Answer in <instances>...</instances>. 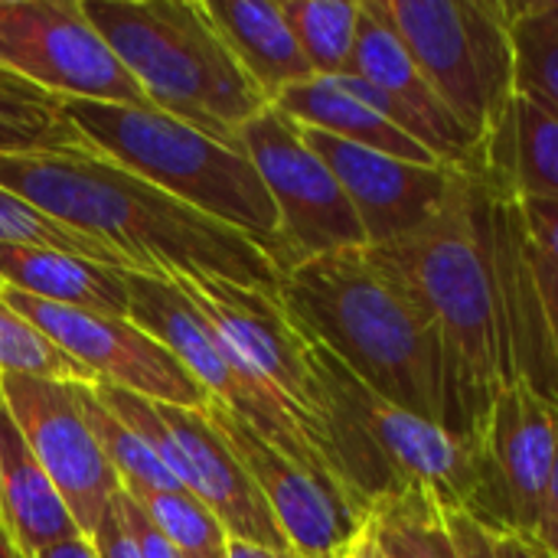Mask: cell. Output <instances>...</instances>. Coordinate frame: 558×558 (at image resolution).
Returning <instances> with one entry per match:
<instances>
[{"label": "cell", "mask_w": 558, "mask_h": 558, "mask_svg": "<svg viewBox=\"0 0 558 558\" xmlns=\"http://www.w3.org/2000/svg\"><path fill=\"white\" fill-rule=\"evenodd\" d=\"M366 248L418 298L441 337L451 432L481 435L513 379L549 392L526 239L513 203L477 173H461L432 222Z\"/></svg>", "instance_id": "6da1fadb"}, {"label": "cell", "mask_w": 558, "mask_h": 558, "mask_svg": "<svg viewBox=\"0 0 558 558\" xmlns=\"http://www.w3.org/2000/svg\"><path fill=\"white\" fill-rule=\"evenodd\" d=\"M0 186L59 226L101 242L128 271H199L245 288H281V268L262 245L88 147L0 154Z\"/></svg>", "instance_id": "7a4b0ae2"}, {"label": "cell", "mask_w": 558, "mask_h": 558, "mask_svg": "<svg viewBox=\"0 0 558 558\" xmlns=\"http://www.w3.org/2000/svg\"><path fill=\"white\" fill-rule=\"evenodd\" d=\"M278 298L294 324L363 386L451 428L441 337L418 298L369 248L294 265Z\"/></svg>", "instance_id": "3957f363"}, {"label": "cell", "mask_w": 558, "mask_h": 558, "mask_svg": "<svg viewBox=\"0 0 558 558\" xmlns=\"http://www.w3.org/2000/svg\"><path fill=\"white\" fill-rule=\"evenodd\" d=\"M82 10L157 111L239 144V131L271 108L206 0H82Z\"/></svg>", "instance_id": "277c9868"}, {"label": "cell", "mask_w": 558, "mask_h": 558, "mask_svg": "<svg viewBox=\"0 0 558 558\" xmlns=\"http://www.w3.org/2000/svg\"><path fill=\"white\" fill-rule=\"evenodd\" d=\"M62 114L88 150L242 232L271 255L284 278L278 209L242 144H222L150 105L62 101Z\"/></svg>", "instance_id": "5b68a950"}, {"label": "cell", "mask_w": 558, "mask_h": 558, "mask_svg": "<svg viewBox=\"0 0 558 558\" xmlns=\"http://www.w3.org/2000/svg\"><path fill=\"white\" fill-rule=\"evenodd\" d=\"M314 363L330 405L360 425L399 494L418 490L432 497L445 513H464L494 533H510L507 507L481 435L451 432L386 402L320 343H314Z\"/></svg>", "instance_id": "8992f818"}, {"label": "cell", "mask_w": 558, "mask_h": 558, "mask_svg": "<svg viewBox=\"0 0 558 558\" xmlns=\"http://www.w3.org/2000/svg\"><path fill=\"white\" fill-rule=\"evenodd\" d=\"M386 10L435 95L481 144L517 92L507 0H386Z\"/></svg>", "instance_id": "52a82bcc"}, {"label": "cell", "mask_w": 558, "mask_h": 558, "mask_svg": "<svg viewBox=\"0 0 558 558\" xmlns=\"http://www.w3.org/2000/svg\"><path fill=\"white\" fill-rule=\"evenodd\" d=\"M121 275L128 288V317L154 340H160L190 369V376L206 389L213 402L235 412L268 445H275L281 454H288L291 461H298L301 468H307L311 474H317L320 481H327L347 497L343 484L337 481L333 468L327 464L324 451L307 435V428L298 422V415L235 360L226 340L213 330V324L170 278L141 275V271H121Z\"/></svg>", "instance_id": "ba28073f"}, {"label": "cell", "mask_w": 558, "mask_h": 558, "mask_svg": "<svg viewBox=\"0 0 558 558\" xmlns=\"http://www.w3.org/2000/svg\"><path fill=\"white\" fill-rule=\"evenodd\" d=\"M163 278H170L196 304V311L213 324L235 360L298 415L343 484L330 441V402L314 363V340L294 324L278 291L245 288L199 271H170Z\"/></svg>", "instance_id": "9c48e42d"}, {"label": "cell", "mask_w": 558, "mask_h": 558, "mask_svg": "<svg viewBox=\"0 0 558 558\" xmlns=\"http://www.w3.org/2000/svg\"><path fill=\"white\" fill-rule=\"evenodd\" d=\"M95 392L124 425H131L150 445V451L163 461L177 484L213 510L229 539L262 546L275 556L298 558L278 530L258 484L226 445V438L213 428L203 409L160 405L105 383H98Z\"/></svg>", "instance_id": "30bf717a"}, {"label": "cell", "mask_w": 558, "mask_h": 558, "mask_svg": "<svg viewBox=\"0 0 558 558\" xmlns=\"http://www.w3.org/2000/svg\"><path fill=\"white\" fill-rule=\"evenodd\" d=\"M0 72L56 101L150 105L82 0H0Z\"/></svg>", "instance_id": "8fae6325"}, {"label": "cell", "mask_w": 558, "mask_h": 558, "mask_svg": "<svg viewBox=\"0 0 558 558\" xmlns=\"http://www.w3.org/2000/svg\"><path fill=\"white\" fill-rule=\"evenodd\" d=\"M239 144L255 163L281 226L284 275L311 258L366 248L363 226L333 170L275 105L239 131Z\"/></svg>", "instance_id": "7c38bea8"}, {"label": "cell", "mask_w": 558, "mask_h": 558, "mask_svg": "<svg viewBox=\"0 0 558 558\" xmlns=\"http://www.w3.org/2000/svg\"><path fill=\"white\" fill-rule=\"evenodd\" d=\"M0 298L39 327L62 353H69L95 383L134 392L141 399L180 409H206V389L190 376V369L131 317H111L82 307H62L49 301L26 298L20 291L0 288Z\"/></svg>", "instance_id": "4fadbf2b"}, {"label": "cell", "mask_w": 558, "mask_h": 558, "mask_svg": "<svg viewBox=\"0 0 558 558\" xmlns=\"http://www.w3.org/2000/svg\"><path fill=\"white\" fill-rule=\"evenodd\" d=\"M0 402L56 484L82 536H92L114 507L121 481L82 415L78 383L0 376Z\"/></svg>", "instance_id": "5bb4252c"}, {"label": "cell", "mask_w": 558, "mask_h": 558, "mask_svg": "<svg viewBox=\"0 0 558 558\" xmlns=\"http://www.w3.org/2000/svg\"><path fill=\"white\" fill-rule=\"evenodd\" d=\"M213 428L226 438L235 458L245 464L252 481L258 484L278 530L284 533L291 553L298 558H347L366 526V513H360L337 487L281 454L268 445L248 422L235 412L222 409L209 399L203 409Z\"/></svg>", "instance_id": "9a60e30c"}, {"label": "cell", "mask_w": 558, "mask_h": 558, "mask_svg": "<svg viewBox=\"0 0 558 558\" xmlns=\"http://www.w3.org/2000/svg\"><path fill=\"white\" fill-rule=\"evenodd\" d=\"M301 134L340 180L363 226L366 245L373 248L399 242L409 232L432 222L445 209L464 173L454 167L415 163L379 150H366L314 128H301Z\"/></svg>", "instance_id": "2e32d148"}, {"label": "cell", "mask_w": 558, "mask_h": 558, "mask_svg": "<svg viewBox=\"0 0 558 558\" xmlns=\"http://www.w3.org/2000/svg\"><path fill=\"white\" fill-rule=\"evenodd\" d=\"M360 7L363 10L350 75L373 85L386 98L392 121L405 134H412L425 150H432L445 167L474 173L481 144L445 108V101L422 75L418 62L412 59L386 10V0H360Z\"/></svg>", "instance_id": "e0dca14e"}, {"label": "cell", "mask_w": 558, "mask_h": 558, "mask_svg": "<svg viewBox=\"0 0 558 558\" xmlns=\"http://www.w3.org/2000/svg\"><path fill=\"white\" fill-rule=\"evenodd\" d=\"M481 438L510 533H536L556 458L558 399L530 379H513L490 405Z\"/></svg>", "instance_id": "ac0fdd59"}, {"label": "cell", "mask_w": 558, "mask_h": 558, "mask_svg": "<svg viewBox=\"0 0 558 558\" xmlns=\"http://www.w3.org/2000/svg\"><path fill=\"white\" fill-rule=\"evenodd\" d=\"M275 108L284 111L294 124L324 131L347 144L379 150L389 157L415 160V163H438L432 150H425L412 134H405L392 114L386 98L356 75H330V78H307L275 98Z\"/></svg>", "instance_id": "d6986e66"}, {"label": "cell", "mask_w": 558, "mask_h": 558, "mask_svg": "<svg viewBox=\"0 0 558 558\" xmlns=\"http://www.w3.org/2000/svg\"><path fill=\"white\" fill-rule=\"evenodd\" d=\"M500 199L558 203V118L517 95L484 134L474 170Z\"/></svg>", "instance_id": "ffe728a7"}, {"label": "cell", "mask_w": 558, "mask_h": 558, "mask_svg": "<svg viewBox=\"0 0 558 558\" xmlns=\"http://www.w3.org/2000/svg\"><path fill=\"white\" fill-rule=\"evenodd\" d=\"M0 526L7 530L16 556L39 553L82 536L56 484L39 468L16 422L0 402Z\"/></svg>", "instance_id": "44dd1931"}, {"label": "cell", "mask_w": 558, "mask_h": 558, "mask_svg": "<svg viewBox=\"0 0 558 558\" xmlns=\"http://www.w3.org/2000/svg\"><path fill=\"white\" fill-rule=\"evenodd\" d=\"M0 288L62 307L128 317V288L121 268H108L59 248L0 242Z\"/></svg>", "instance_id": "7402d4cb"}, {"label": "cell", "mask_w": 558, "mask_h": 558, "mask_svg": "<svg viewBox=\"0 0 558 558\" xmlns=\"http://www.w3.org/2000/svg\"><path fill=\"white\" fill-rule=\"evenodd\" d=\"M206 10L239 65L271 105L281 92L314 78L281 0H206Z\"/></svg>", "instance_id": "603a6c76"}, {"label": "cell", "mask_w": 558, "mask_h": 558, "mask_svg": "<svg viewBox=\"0 0 558 558\" xmlns=\"http://www.w3.org/2000/svg\"><path fill=\"white\" fill-rule=\"evenodd\" d=\"M82 137L62 114V101L0 72V154H62L82 150Z\"/></svg>", "instance_id": "cb8c5ba5"}, {"label": "cell", "mask_w": 558, "mask_h": 558, "mask_svg": "<svg viewBox=\"0 0 558 558\" xmlns=\"http://www.w3.org/2000/svg\"><path fill=\"white\" fill-rule=\"evenodd\" d=\"M517 52V95L558 118V0L507 3Z\"/></svg>", "instance_id": "d4e9b609"}, {"label": "cell", "mask_w": 558, "mask_h": 558, "mask_svg": "<svg viewBox=\"0 0 558 558\" xmlns=\"http://www.w3.org/2000/svg\"><path fill=\"white\" fill-rule=\"evenodd\" d=\"M291 33L314 75H350L360 33V0H281Z\"/></svg>", "instance_id": "484cf974"}, {"label": "cell", "mask_w": 558, "mask_h": 558, "mask_svg": "<svg viewBox=\"0 0 558 558\" xmlns=\"http://www.w3.org/2000/svg\"><path fill=\"white\" fill-rule=\"evenodd\" d=\"M78 402L82 415L105 451L111 471L121 481V490L128 497H144V494H160V490H180L177 477L163 468V461L150 451V445L124 425L95 392V386H78Z\"/></svg>", "instance_id": "4316f807"}, {"label": "cell", "mask_w": 558, "mask_h": 558, "mask_svg": "<svg viewBox=\"0 0 558 558\" xmlns=\"http://www.w3.org/2000/svg\"><path fill=\"white\" fill-rule=\"evenodd\" d=\"M141 504L147 520L157 526V533L183 558H222L229 546V533L213 517V510L196 500L190 490H160L131 497Z\"/></svg>", "instance_id": "83f0119b"}, {"label": "cell", "mask_w": 558, "mask_h": 558, "mask_svg": "<svg viewBox=\"0 0 558 558\" xmlns=\"http://www.w3.org/2000/svg\"><path fill=\"white\" fill-rule=\"evenodd\" d=\"M0 376H33L52 383L98 386L88 369H82L69 353H62L39 327L16 314L0 298Z\"/></svg>", "instance_id": "f1b7e54d"}, {"label": "cell", "mask_w": 558, "mask_h": 558, "mask_svg": "<svg viewBox=\"0 0 558 558\" xmlns=\"http://www.w3.org/2000/svg\"><path fill=\"white\" fill-rule=\"evenodd\" d=\"M0 242H23V245L59 248V252L82 255L88 262L128 271V265L111 248H105L101 242H95V239H88L82 232H72V229L59 226L56 219L43 216L36 206H29L26 199L13 196L3 186H0Z\"/></svg>", "instance_id": "f546056e"}, {"label": "cell", "mask_w": 558, "mask_h": 558, "mask_svg": "<svg viewBox=\"0 0 558 558\" xmlns=\"http://www.w3.org/2000/svg\"><path fill=\"white\" fill-rule=\"evenodd\" d=\"M526 262H530V281H533V304H536V324H539L546 389L558 399V268L553 262H546L530 242H526Z\"/></svg>", "instance_id": "4dcf8cb0"}, {"label": "cell", "mask_w": 558, "mask_h": 558, "mask_svg": "<svg viewBox=\"0 0 558 558\" xmlns=\"http://www.w3.org/2000/svg\"><path fill=\"white\" fill-rule=\"evenodd\" d=\"M526 242L558 268V203L556 199H520L513 203Z\"/></svg>", "instance_id": "1f68e13d"}, {"label": "cell", "mask_w": 558, "mask_h": 558, "mask_svg": "<svg viewBox=\"0 0 558 558\" xmlns=\"http://www.w3.org/2000/svg\"><path fill=\"white\" fill-rule=\"evenodd\" d=\"M445 513V510H441ZM445 526L454 539V549L461 558H513L507 549V536L481 526L477 520L464 513H445Z\"/></svg>", "instance_id": "d6a6232c"}, {"label": "cell", "mask_w": 558, "mask_h": 558, "mask_svg": "<svg viewBox=\"0 0 558 558\" xmlns=\"http://www.w3.org/2000/svg\"><path fill=\"white\" fill-rule=\"evenodd\" d=\"M114 507H118V513H121V523H124V530H128V536L134 539V546H137V553L141 558H183L160 533H157V526L147 520V513L141 510V504L137 500H131L124 490L118 494V500H114Z\"/></svg>", "instance_id": "836d02e7"}, {"label": "cell", "mask_w": 558, "mask_h": 558, "mask_svg": "<svg viewBox=\"0 0 558 558\" xmlns=\"http://www.w3.org/2000/svg\"><path fill=\"white\" fill-rule=\"evenodd\" d=\"M88 539L95 543L98 558H141L134 539L128 536V530H124V523H121L118 507H111V510L105 513V520L98 523V530H95Z\"/></svg>", "instance_id": "e575fe53"}, {"label": "cell", "mask_w": 558, "mask_h": 558, "mask_svg": "<svg viewBox=\"0 0 558 558\" xmlns=\"http://www.w3.org/2000/svg\"><path fill=\"white\" fill-rule=\"evenodd\" d=\"M36 558H98V553H95V543L88 536H75V539H65V543L39 553Z\"/></svg>", "instance_id": "d590c367"}, {"label": "cell", "mask_w": 558, "mask_h": 558, "mask_svg": "<svg viewBox=\"0 0 558 558\" xmlns=\"http://www.w3.org/2000/svg\"><path fill=\"white\" fill-rule=\"evenodd\" d=\"M504 536H507V549L513 558H553L546 553V546L530 533H504Z\"/></svg>", "instance_id": "8d00e7d4"}, {"label": "cell", "mask_w": 558, "mask_h": 558, "mask_svg": "<svg viewBox=\"0 0 558 558\" xmlns=\"http://www.w3.org/2000/svg\"><path fill=\"white\" fill-rule=\"evenodd\" d=\"M543 523H558V441L556 458H553V474H549V490H546V513Z\"/></svg>", "instance_id": "74e56055"}, {"label": "cell", "mask_w": 558, "mask_h": 558, "mask_svg": "<svg viewBox=\"0 0 558 558\" xmlns=\"http://www.w3.org/2000/svg\"><path fill=\"white\" fill-rule=\"evenodd\" d=\"M226 558H284L262 549V546H252V543H239V539H229L226 546Z\"/></svg>", "instance_id": "f35d334b"}, {"label": "cell", "mask_w": 558, "mask_h": 558, "mask_svg": "<svg viewBox=\"0 0 558 558\" xmlns=\"http://www.w3.org/2000/svg\"><path fill=\"white\" fill-rule=\"evenodd\" d=\"M530 536H536V539L546 546V553L553 558H558V523H539L536 533H530Z\"/></svg>", "instance_id": "ab89813d"}, {"label": "cell", "mask_w": 558, "mask_h": 558, "mask_svg": "<svg viewBox=\"0 0 558 558\" xmlns=\"http://www.w3.org/2000/svg\"><path fill=\"white\" fill-rule=\"evenodd\" d=\"M0 558H20L16 556V549H13V543H10V536H7V530L0 526Z\"/></svg>", "instance_id": "60d3db41"}, {"label": "cell", "mask_w": 558, "mask_h": 558, "mask_svg": "<svg viewBox=\"0 0 558 558\" xmlns=\"http://www.w3.org/2000/svg\"><path fill=\"white\" fill-rule=\"evenodd\" d=\"M222 558H226V556H222Z\"/></svg>", "instance_id": "b9f144b4"}, {"label": "cell", "mask_w": 558, "mask_h": 558, "mask_svg": "<svg viewBox=\"0 0 558 558\" xmlns=\"http://www.w3.org/2000/svg\"><path fill=\"white\" fill-rule=\"evenodd\" d=\"M20 558H23V556H20Z\"/></svg>", "instance_id": "7bdbcfd3"}]
</instances>
